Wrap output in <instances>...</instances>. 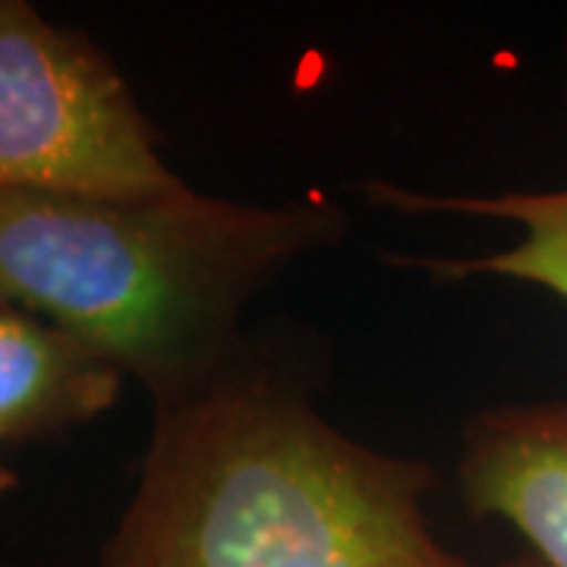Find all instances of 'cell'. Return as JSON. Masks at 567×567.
<instances>
[{"label":"cell","mask_w":567,"mask_h":567,"mask_svg":"<svg viewBox=\"0 0 567 567\" xmlns=\"http://www.w3.org/2000/svg\"><path fill=\"white\" fill-rule=\"evenodd\" d=\"M152 410L99 567H473L429 527L435 466L328 423L312 369L275 347Z\"/></svg>","instance_id":"6da1fadb"},{"label":"cell","mask_w":567,"mask_h":567,"mask_svg":"<svg viewBox=\"0 0 567 567\" xmlns=\"http://www.w3.org/2000/svg\"><path fill=\"white\" fill-rule=\"evenodd\" d=\"M344 237L347 215L322 199L230 203L186 183L142 203L0 189V303L80 334L167 406L244 357L240 324L268 284Z\"/></svg>","instance_id":"7a4b0ae2"},{"label":"cell","mask_w":567,"mask_h":567,"mask_svg":"<svg viewBox=\"0 0 567 567\" xmlns=\"http://www.w3.org/2000/svg\"><path fill=\"white\" fill-rule=\"evenodd\" d=\"M121 66L29 0L0 3V189L142 203L181 189Z\"/></svg>","instance_id":"3957f363"},{"label":"cell","mask_w":567,"mask_h":567,"mask_svg":"<svg viewBox=\"0 0 567 567\" xmlns=\"http://www.w3.org/2000/svg\"><path fill=\"white\" fill-rule=\"evenodd\" d=\"M457 492L473 520H505L543 565L567 567V398L473 413Z\"/></svg>","instance_id":"277c9868"},{"label":"cell","mask_w":567,"mask_h":567,"mask_svg":"<svg viewBox=\"0 0 567 567\" xmlns=\"http://www.w3.org/2000/svg\"><path fill=\"white\" fill-rule=\"evenodd\" d=\"M126 372L51 319L0 303V447L58 442L121 401Z\"/></svg>","instance_id":"5b68a950"},{"label":"cell","mask_w":567,"mask_h":567,"mask_svg":"<svg viewBox=\"0 0 567 567\" xmlns=\"http://www.w3.org/2000/svg\"><path fill=\"white\" fill-rule=\"evenodd\" d=\"M567 61V41H565ZM567 102V63H565ZM363 203L398 215H464L507 221L520 230V240L507 249L470 259L451 256H385L394 268L423 271L435 284H457L470 278H505L543 287L567 303V186L558 189H505V193H425L388 181H363L357 186Z\"/></svg>","instance_id":"8992f818"},{"label":"cell","mask_w":567,"mask_h":567,"mask_svg":"<svg viewBox=\"0 0 567 567\" xmlns=\"http://www.w3.org/2000/svg\"><path fill=\"white\" fill-rule=\"evenodd\" d=\"M495 567H546L533 551H520V555H514V558H507V561H502V565Z\"/></svg>","instance_id":"52a82bcc"}]
</instances>
